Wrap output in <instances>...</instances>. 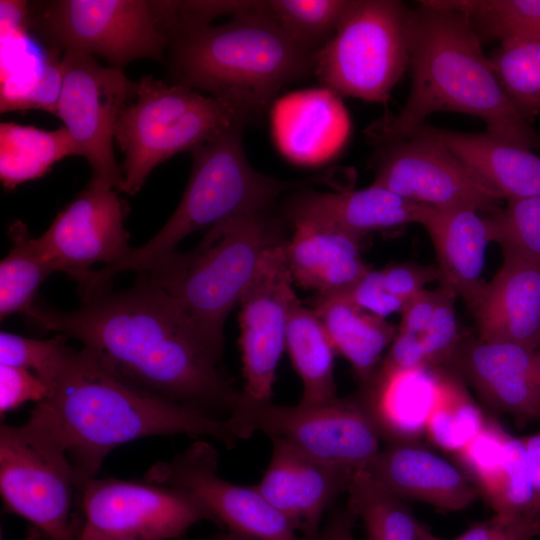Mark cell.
Segmentation results:
<instances>
[{
  "label": "cell",
  "instance_id": "obj_1",
  "mask_svg": "<svg viewBox=\"0 0 540 540\" xmlns=\"http://www.w3.org/2000/svg\"><path fill=\"white\" fill-rule=\"evenodd\" d=\"M139 274L130 288L100 290L75 310L34 302L25 315L46 330L78 340L142 389L228 418L241 391L172 298L146 273Z\"/></svg>",
  "mask_w": 540,
  "mask_h": 540
},
{
  "label": "cell",
  "instance_id": "obj_2",
  "mask_svg": "<svg viewBox=\"0 0 540 540\" xmlns=\"http://www.w3.org/2000/svg\"><path fill=\"white\" fill-rule=\"evenodd\" d=\"M49 396L28 421L66 452L80 493L95 478L106 456L123 443L155 435L212 437L228 448L237 444L226 419L170 401L119 376L90 349L71 350Z\"/></svg>",
  "mask_w": 540,
  "mask_h": 540
},
{
  "label": "cell",
  "instance_id": "obj_3",
  "mask_svg": "<svg viewBox=\"0 0 540 540\" xmlns=\"http://www.w3.org/2000/svg\"><path fill=\"white\" fill-rule=\"evenodd\" d=\"M411 86L396 115H384L365 134L376 145L402 138L436 112L481 119L491 136L528 150L540 135L514 108L469 18L442 0L410 8Z\"/></svg>",
  "mask_w": 540,
  "mask_h": 540
},
{
  "label": "cell",
  "instance_id": "obj_4",
  "mask_svg": "<svg viewBox=\"0 0 540 540\" xmlns=\"http://www.w3.org/2000/svg\"><path fill=\"white\" fill-rule=\"evenodd\" d=\"M165 58L173 83L221 99L248 122L287 84L313 73V55L278 26L265 1H249L230 20L211 24L192 1H171Z\"/></svg>",
  "mask_w": 540,
  "mask_h": 540
},
{
  "label": "cell",
  "instance_id": "obj_5",
  "mask_svg": "<svg viewBox=\"0 0 540 540\" xmlns=\"http://www.w3.org/2000/svg\"><path fill=\"white\" fill-rule=\"evenodd\" d=\"M248 122L239 120L228 130L192 152V170L182 199L164 226L144 245L132 248L120 262L88 270L81 277L86 293L107 288L123 272L144 273L176 251L193 232L210 229L244 215L273 210L277 199L315 184H333L334 172L297 181L265 175L251 166L243 146Z\"/></svg>",
  "mask_w": 540,
  "mask_h": 540
},
{
  "label": "cell",
  "instance_id": "obj_6",
  "mask_svg": "<svg viewBox=\"0 0 540 540\" xmlns=\"http://www.w3.org/2000/svg\"><path fill=\"white\" fill-rule=\"evenodd\" d=\"M286 222L273 210L230 219L210 228L191 251H175L144 272L172 298L219 361L225 320L265 251L288 240Z\"/></svg>",
  "mask_w": 540,
  "mask_h": 540
},
{
  "label": "cell",
  "instance_id": "obj_7",
  "mask_svg": "<svg viewBox=\"0 0 540 540\" xmlns=\"http://www.w3.org/2000/svg\"><path fill=\"white\" fill-rule=\"evenodd\" d=\"M239 120L248 122L221 99L142 77L116 125L115 143L124 155L121 191L137 194L156 166L177 153L192 152Z\"/></svg>",
  "mask_w": 540,
  "mask_h": 540
},
{
  "label": "cell",
  "instance_id": "obj_8",
  "mask_svg": "<svg viewBox=\"0 0 540 540\" xmlns=\"http://www.w3.org/2000/svg\"><path fill=\"white\" fill-rule=\"evenodd\" d=\"M410 8L396 0H353L334 36L313 57L327 90L387 103L410 65Z\"/></svg>",
  "mask_w": 540,
  "mask_h": 540
},
{
  "label": "cell",
  "instance_id": "obj_9",
  "mask_svg": "<svg viewBox=\"0 0 540 540\" xmlns=\"http://www.w3.org/2000/svg\"><path fill=\"white\" fill-rule=\"evenodd\" d=\"M30 29L51 49L84 52L122 71L135 60L164 62L169 45L158 1L44 2L30 7Z\"/></svg>",
  "mask_w": 540,
  "mask_h": 540
},
{
  "label": "cell",
  "instance_id": "obj_10",
  "mask_svg": "<svg viewBox=\"0 0 540 540\" xmlns=\"http://www.w3.org/2000/svg\"><path fill=\"white\" fill-rule=\"evenodd\" d=\"M76 478L65 450L26 421L0 426V492L6 511L32 524L29 540H79L71 515Z\"/></svg>",
  "mask_w": 540,
  "mask_h": 540
},
{
  "label": "cell",
  "instance_id": "obj_11",
  "mask_svg": "<svg viewBox=\"0 0 540 540\" xmlns=\"http://www.w3.org/2000/svg\"><path fill=\"white\" fill-rule=\"evenodd\" d=\"M226 422L238 440L259 431L316 460L353 470L366 468L380 451L378 426L361 395L316 405L238 402Z\"/></svg>",
  "mask_w": 540,
  "mask_h": 540
},
{
  "label": "cell",
  "instance_id": "obj_12",
  "mask_svg": "<svg viewBox=\"0 0 540 540\" xmlns=\"http://www.w3.org/2000/svg\"><path fill=\"white\" fill-rule=\"evenodd\" d=\"M61 76L55 116L70 134L78 156L89 163L90 182L121 191L123 177L114 153L115 131L120 112L137 94L138 82L79 51L63 53Z\"/></svg>",
  "mask_w": 540,
  "mask_h": 540
},
{
  "label": "cell",
  "instance_id": "obj_13",
  "mask_svg": "<svg viewBox=\"0 0 540 540\" xmlns=\"http://www.w3.org/2000/svg\"><path fill=\"white\" fill-rule=\"evenodd\" d=\"M79 494V540H186L200 521L218 525L199 498L171 486L95 477Z\"/></svg>",
  "mask_w": 540,
  "mask_h": 540
},
{
  "label": "cell",
  "instance_id": "obj_14",
  "mask_svg": "<svg viewBox=\"0 0 540 540\" xmlns=\"http://www.w3.org/2000/svg\"><path fill=\"white\" fill-rule=\"evenodd\" d=\"M378 146L373 184L432 207H469L492 214L503 198L437 141L423 136Z\"/></svg>",
  "mask_w": 540,
  "mask_h": 540
},
{
  "label": "cell",
  "instance_id": "obj_15",
  "mask_svg": "<svg viewBox=\"0 0 540 540\" xmlns=\"http://www.w3.org/2000/svg\"><path fill=\"white\" fill-rule=\"evenodd\" d=\"M287 241L265 251L239 303V345L245 380L240 403H267L273 395L276 370L286 349L290 311L298 299L286 257Z\"/></svg>",
  "mask_w": 540,
  "mask_h": 540
},
{
  "label": "cell",
  "instance_id": "obj_16",
  "mask_svg": "<svg viewBox=\"0 0 540 540\" xmlns=\"http://www.w3.org/2000/svg\"><path fill=\"white\" fill-rule=\"evenodd\" d=\"M219 454L198 439L170 461L155 463L144 480L188 491L211 511L221 528L241 540H300L290 522L255 486L231 483L218 476Z\"/></svg>",
  "mask_w": 540,
  "mask_h": 540
},
{
  "label": "cell",
  "instance_id": "obj_17",
  "mask_svg": "<svg viewBox=\"0 0 540 540\" xmlns=\"http://www.w3.org/2000/svg\"><path fill=\"white\" fill-rule=\"evenodd\" d=\"M125 213L117 190L89 181L35 241L55 272L71 277L97 263L110 266L132 249Z\"/></svg>",
  "mask_w": 540,
  "mask_h": 540
},
{
  "label": "cell",
  "instance_id": "obj_18",
  "mask_svg": "<svg viewBox=\"0 0 540 540\" xmlns=\"http://www.w3.org/2000/svg\"><path fill=\"white\" fill-rule=\"evenodd\" d=\"M270 439V462L254 486L297 533L312 536L325 511L347 492L354 470L316 460L281 438Z\"/></svg>",
  "mask_w": 540,
  "mask_h": 540
},
{
  "label": "cell",
  "instance_id": "obj_19",
  "mask_svg": "<svg viewBox=\"0 0 540 540\" xmlns=\"http://www.w3.org/2000/svg\"><path fill=\"white\" fill-rule=\"evenodd\" d=\"M451 363L497 409L520 419L540 418L536 351L514 343L462 337Z\"/></svg>",
  "mask_w": 540,
  "mask_h": 540
},
{
  "label": "cell",
  "instance_id": "obj_20",
  "mask_svg": "<svg viewBox=\"0 0 540 540\" xmlns=\"http://www.w3.org/2000/svg\"><path fill=\"white\" fill-rule=\"evenodd\" d=\"M429 207L372 183L358 190L295 191L286 201L283 216L290 223L301 220L325 223L363 239L375 231L410 223L421 225Z\"/></svg>",
  "mask_w": 540,
  "mask_h": 540
},
{
  "label": "cell",
  "instance_id": "obj_21",
  "mask_svg": "<svg viewBox=\"0 0 540 540\" xmlns=\"http://www.w3.org/2000/svg\"><path fill=\"white\" fill-rule=\"evenodd\" d=\"M479 338L540 347V263L503 258L472 311Z\"/></svg>",
  "mask_w": 540,
  "mask_h": 540
},
{
  "label": "cell",
  "instance_id": "obj_22",
  "mask_svg": "<svg viewBox=\"0 0 540 540\" xmlns=\"http://www.w3.org/2000/svg\"><path fill=\"white\" fill-rule=\"evenodd\" d=\"M469 207L430 206L421 225L433 243L440 286L473 311L486 283L485 252L491 242L486 217Z\"/></svg>",
  "mask_w": 540,
  "mask_h": 540
},
{
  "label": "cell",
  "instance_id": "obj_23",
  "mask_svg": "<svg viewBox=\"0 0 540 540\" xmlns=\"http://www.w3.org/2000/svg\"><path fill=\"white\" fill-rule=\"evenodd\" d=\"M364 470L398 497L444 511L463 510L477 495L463 472L436 454L408 443H393L379 451Z\"/></svg>",
  "mask_w": 540,
  "mask_h": 540
},
{
  "label": "cell",
  "instance_id": "obj_24",
  "mask_svg": "<svg viewBox=\"0 0 540 540\" xmlns=\"http://www.w3.org/2000/svg\"><path fill=\"white\" fill-rule=\"evenodd\" d=\"M285 245L293 281L317 295L349 290L370 267L361 256L362 239L334 226L309 220L291 223Z\"/></svg>",
  "mask_w": 540,
  "mask_h": 540
},
{
  "label": "cell",
  "instance_id": "obj_25",
  "mask_svg": "<svg viewBox=\"0 0 540 540\" xmlns=\"http://www.w3.org/2000/svg\"><path fill=\"white\" fill-rule=\"evenodd\" d=\"M410 136H423L442 144L503 199L540 195V156L531 150L487 132H461L425 123L402 138Z\"/></svg>",
  "mask_w": 540,
  "mask_h": 540
},
{
  "label": "cell",
  "instance_id": "obj_26",
  "mask_svg": "<svg viewBox=\"0 0 540 540\" xmlns=\"http://www.w3.org/2000/svg\"><path fill=\"white\" fill-rule=\"evenodd\" d=\"M443 371L435 367L404 370L377 368L361 394L380 435L408 443L426 430L438 398Z\"/></svg>",
  "mask_w": 540,
  "mask_h": 540
},
{
  "label": "cell",
  "instance_id": "obj_27",
  "mask_svg": "<svg viewBox=\"0 0 540 540\" xmlns=\"http://www.w3.org/2000/svg\"><path fill=\"white\" fill-rule=\"evenodd\" d=\"M336 352L351 364L364 388L377 370L397 329L385 318L357 306L344 293L317 295L314 308Z\"/></svg>",
  "mask_w": 540,
  "mask_h": 540
},
{
  "label": "cell",
  "instance_id": "obj_28",
  "mask_svg": "<svg viewBox=\"0 0 540 540\" xmlns=\"http://www.w3.org/2000/svg\"><path fill=\"white\" fill-rule=\"evenodd\" d=\"M286 350L303 383L300 404L316 405L337 398L336 351L316 311L303 306L299 299L290 311Z\"/></svg>",
  "mask_w": 540,
  "mask_h": 540
},
{
  "label": "cell",
  "instance_id": "obj_29",
  "mask_svg": "<svg viewBox=\"0 0 540 540\" xmlns=\"http://www.w3.org/2000/svg\"><path fill=\"white\" fill-rule=\"evenodd\" d=\"M69 156L78 152L64 126L44 130L15 122L0 124V181L6 189L44 176Z\"/></svg>",
  "mask_w": 540,
  "mask_h": 540
},
{
  "label": "cell",
  "instance_id": "obj_30",
  "mask_svg": "<svg viewBox=\"0 0 540 540\" xmlns=\"http://www.w3.org/2000/svg\"><path fill=\"white\" fill-rule=\"evenodd\" d=\"M471 480L496 515L520 518L540 514L535 508L533 477L522 438L509 435Z\"/></svg>",
  "mask_w": 540,
  "mask_h": 540
},
{
  "label": "cell",
  "instance_id": "obj_31",
  "mask_svg": "<svg viewBox=\"0 0 540 540\" xmlns=\"http://www.w3.org/2000/svg\"><path fill=\"white\" fill-rule=\"evenodd\" d=\"M347 493V507L359 518L367 540H422L420 523L402 498L364 469L354 470Z\"/></svg>",
  "mask_w": 540,
  "mask_h": 540
},
{
  "label": "cell",
  "instance_id": "obj_32",
  "mask_svg": "<svg viewBox=\"0 0 540 540\" xmlns=\"http://www.w3.org/2000/svg\"><path fill=\"white\" fill-rule=\"evenodd\" d=\"M8 236L11 248L0 263L1 321L12 314H25L41 283L55 272L22 221L10 225Z\"/></svg>",
  "mask_w": 540,
  "mask_h": 540
},
{
  "label": "cell",
  "instance_id": "obj_33",
  "mask_svg": "<svg viewBox=\"0 0 540 540\" xmlns=\"http://www.w3.org/2000/svg\"><path fill=\"white\" fill-rule=\"evenodd\" d=\"M283 32L313 56L334 36L353 0H266Z\"/></svg>",
  "mask_w": 540,
  "mask_h": 540
},
{
  "label": "cell",
  "instance_id": "obj_34",
  "mask_svg": "<svg viewBox=\"0 0 540 540\" xmlns=\"http://www.w3.org/2000/svg\"><path fill=\"white\" fill-rule=\"evenodd\" d=\"M497 77L517 112L527 120L540 112V40L510 37L490 55Z\"/></svg>",
  "mask_w": 540,
  "mask_h": 540
},
{
  "label": "cell",
  "instance_id": "obj_35",
  "mask_svg": "<svg viewBox=\"0 0 540 540\" xmlns=\"http://www.w3.org/2000/svg\"><path fill=\"white\" fill-rule=\"evenodd\" d=\"M486 420L463 385L443 372L441 389L425 433L436 446L458 452L483 428Z\"/></svg>",
  "mask_w": 540,
  "mask_h": 540
},
{
  "label": "cell",
  "instance_id": "obj_36",
  "mask_svg": "<svg viewBox=\"0 0 540 540\" xmlns=\"http://www.w3.org/2000/svg\"><path fill=\"white\" fill-rule=\"evenodd\" d=\"M464 13L481 41L540 40V0H442Z\"/></svg>",
  "mask_w": 540,
  "mask_h": 540
},
{
  "label": "cell",
  "instance_id": "obj_37",
  "mask_svg": "<svg viewBox=\"0 0 540 540\" xmlns=\"http://www.w3.org/2000/svg\"><path fill=\"white\" fill-rule=\"evenodd\" d=\"M486 220L491 242L500 245L503 258L540 263V195L507 199Z\"/></svg>",
  "mask_w": 540,
  "mask_h": 540
},
{
  "label": "cell",
  "instance_id": "obj_38",
  "mask_svg": "<svg viewBox=\"0 0 540 540\" xmlns=\"http://www.w3.org/2000/svg\"><path fill=\"white\" fill-rule=\"evenodd\" d=\"M66 341L67 337L61 334L39 340L2 331L0 365L27 369L49 386L73 349Z\"/></svg>",
  "mask_w": 540,
  "mask_h": 540
},
{
  "label": "cell",
  "instance_id": "obj_39",
  "mask_svg": "<svg viewBox=\"0 0 540 540\" xmlns=\"http://www.w3.org/2000/svg\"><path fill=\"white\" fill-rule=\"evenodd\" d=\"M50 393L49 386L33 372L7 365H0V413L13 410L27 401L37 403Z\"/></svg>",
  "mask_w": 540,
  "mask_h": 540
},
{
  "label": "cell",
  "instance_id": "obj_40",
  "mask_svg": "<svg viewBox=\"0 0 540 540\" xmlns=\"http://www.w3.org/2000/svg\"><path fill=\"white\" fill-rule=\"evenodd\" d=\"M385 289L406 304L425 290V286L439 280L436 266L399 263L380 269Z\"/></svg>",
  "mask_w": 540,
  "mask_h": 540
},
{
  "label": "cell",
  "instance_id": "obj_41",
  "mask_svg": "<svg viewBox=\"0 0 540 540\" xmlns=\"http://www.w3.org/2000/svg\"><path fill=\"white\" fill-rule=\"evenodd\" d=\"M360 308L385 318L407 305L384 287L379 270L370 269L349 290L342 292Z\"/></svg>",
  "mask_w": 540,
  "mask_h": 540
},
{
  "label": "cell",
  "instance_id": "obj_42",
  "mask_svg": "<svg viewBox=\"0 0 540 540\" xmlns=\"http://www.w3.org/2000/svg\"><path fill=\"white\" fill-rule=\"evenodd\" d=\"M540 537V514L508 518L496 515L487 521L484 540H533Z\"/></svg>",
  "mask_w": 540,
  "mask_h": 540
},
{
  "label": "cell",
  "instance_id": "obj_43",
  "mask_svg": "<svg viewBox=\"0 0 540 540\" xmlns=\"http://www.w3.org/2000/svg\"><path fill=\"white\" fill-rule=\"evenodd\" d=\"M356 516L348 508H339L330 513L325 524L312 536L300 540H357L354 536ZM207 540H241L230 533H217Z\"/></svg>",
  "mask_w": 540,
  "mask_h": 540
},
{
  "label": "cell",
  "instance_id": "obj_44",
  "mask_svg": "<svg viewBox=\"0 0 540 540\" xmlns=\"http://www.w3.org/2000/svg\"><path fill=\"white\" fill-rule=\"evenodd\" d=\"M528 461L530 464L534 489L535 508L540 513V432L526 438H522Z\"/></svg>",
  "mask_w": 540,
  "mask_h": 540
},
{
  "label": "cell",
  "instance_id": "obj_45",
  "mask_svg": "<svg viewBox=\"0 0 540 540\" xmlns=\"http://www.w3.org/2000/svg\"><path fill=\"white\" fill-rule=\"evenodd\" d=\"M536 354H537V358H538V362H539V367H540V347H539V349L536 351Z\"/></svg>",
  "mask_w": 540,
  "mask_h": 540
},
{
  "label": "cell",
  "instance_id": "obj_46",
  "mask_svg": "<svg viewBox=\"0 0 540 540\" xmlns=\"http://www.w3.org/2000/svg\"><path fill=\"white\" fill-rule=\"evenodd\" d=\"M205 540H207V539H205Z\"/></svg>",
  "mask_w": 540,
  "mask_h": 540
}]
</instances>
